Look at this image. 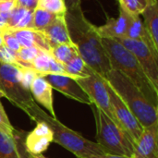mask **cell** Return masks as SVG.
<instances>
[{
	"mask_svg": "<svg viewBox=\"0 0 158 158\" xmlns=\"http://www.w3.org/2000/svg\"><path fill=\"white\" fill-rule=\"evenodd\" d=\"M38 76V73L35 72L32 69L30 68H21V84L22 86L30 91V87L33 80Z\"/></svg>",
	"mask_w": 158,
	"mask_h": 158,
	"instance_id": "f546056e",
	"label": "cell"
},
{
	"mask_svg": "<svg viewBox=\"0 0 158 158\" xmlns=\"http://www.w3.org/2000/svg\"><path fill=\"white\" fill-rule=\"evenodd\" d=\"M25 113L34 122L46 123L53 131V142L72 153L77 158H103L106 155L97 143L89 141L79 132L62 124L57 118H52L35 102Z\"/></svg>",
	"mask_w": 158,
	"mask_h": 158,
	"instance_id": "7a4b0ae2",
	"label": "cell"
},
{
	"mask_svg": "<svg viewBox=\"0 0 158 158\" xmlns=\"http://www.w3.org/2000/svg\"><path fill=\"white\" fill-rule=\"evenodd\" d=\"M5 31L11 32L17 38L21 47H36L42 50L50 51V46L42 31H35L33 29H21Z\"/></svg>",
	"mask_w": 158,
	"mask_h": 158,
	"instance_id": "d6986e66",
	"label": "cell"
},
{
	"mask_svg": "<svg viewBox=\"0 0 158 158\" xmlns=\"http://www.w3.org/2000/svg\"><path fill=\"white\" fill-rule=\"evenodd\" d=\"M15 6V0H0V13L11 12Z\"/></svg>",
	"mask_w": 158,
	"mask_h": 158,
	"instance_id": "d6a6232c",
	"label": "cell"
},
{
	"mask_svg": "<svg viewBox=\"0 0 158 158\" xmlns=\"http://www.w3.org/2000/svg\"><path fill=\"white\" fill-rule=\"evenodd\" d=\"M125 38L140 41L145 44L148 46V48L153 52V54L158 56V45L155 44L151 35L145 29L140 16H132L130 14L127 33Z\"/></svg>",
	"mask_w": 158,
	"mask_h": 158,
	"instance_id": "ac0fdd59",
	"label": "cell"
},
{
	"mask_svg": "<svg viewBox=\"0 0 158 158\" xmlns=\"http://www.w3.org/2000/svg\"><path fill=\"white\" fill-rule=\"evenodd\" d=\"M64 69H65V72L67 76L73 78V79L87 77L91 69L85 64V62L82 60L80 55L76 56L67 64H64Z\"/></svg>",
	"mask_w": 158,
	"mask_h": 158,
	"instance_id": "7402d4cb",
	"label": "cell"
},
{
	"mask_svg": "<svg viewBox=\"0 0 158 158\" xmlns=\"http://www.w3.org/2000/svg\"><path fill=\"white\" fill-rule=\"evenodd\" d=\"M51 56L59 63L61 64H67L69 62L72 58H74L76 56L79 55L76 47L73 44H57L50 49Z\"/></svg>",
	"mask_w": 158,
	"mask_h": 158,
	"instance_id": "603a6c76",
	"label": "cell"
},
{
	"mask_svg": "<svg viewBox=\"0 0 158 158\" xmlns=\"http://www.w3.org/2000/svg\"><path fill=\"white\" fill-rule=\"evenodd\" d=\"M102 44L109 58L112 69L124 74L156 106H158V89L145 74L143 69L123 45L114 39L102 38Z\"/></svg>",
	"mask_w": 158,
	"mask_h": 158,
	"instance_id": "3957f363",
	"label": "cell"
},
{
	"mask_svg": "<svg viewBox=\"0 0 158 158\" xmlns=\"http://www.w3.org/2000/svg\"><path fill=\"white\" fill-rule=\"evenodd\" d=\"M118 1H119V0H118Z\"/></svg>",
	"mask_w": 158,
	"mask_h": 158,
	"instance_id": "74e56055",
	"label": "cell"
},
{
	"mask_svg": "<svg viewBox=\"0 0 158 158\" xmlns=\"http://www.w3.org/2000/svg\"><path fill=\"white\" fill-rule=\"evenodd\" d=\"M32 13L22 7L15 6L9 13L6 28L3 31H13L21 29H32Z\"/></svg>",
	"mask_w": 158,
	"mask_h": 158,
	"instance_id": "ffe728a7",
	"label": "cell"
},
{
	"mask_svg": "<svg viewBox=\"0 0 158 158\" xmlns=\"http://www.w3.org/2000/svg\"><path fill=\"white\" fill-rule=\"evenodd\" d=\"M96 125V143L106 155L131 157L134 143L131 137L116 122L109 118L94 105H91Z\"/></svg>",
	"mask_w": 158,
	"mask_h": 158,
	"instance_id": "5b68a950",
	"label": "cell"
},
{
	"mask_svg": "<svg viewBox=\"0 0 158 158\" xmlns=\"http://www.w3.org/2000/svg\"><path fill=\"white\" fill-rule=\"evenodd\" d=\"M21 68L0 63V94L25 112L34 101L30 91L21 84Z\"/></svg>",
	"mask_w": 158,
	"mask_h": 158,
	"instance_id": "8992f818",
	"label": "cell"
},
{
	"mask_svg": "<svg viewBox=\"0 0 158 158\" xmlns=\"http://www.w3.org/2000/svg\"><path fill=\"white\" fill-rule=\"evenodd\" d=\"M32 158H46L43 155H39V156H32Z\"/></svg>",
	"mask_w": 158,
	"mask_h": 158,
	"instance_id": "8d00e7d4",
	"label": "cell"
},
{
	"mask_svg": "<svg viewBox=\"0 0 158 158\" xmlns=\"http://www.w3.org/2000/svg\"><path fill=\"white\" fill-rule=\"evenodd\" d=\"M131 158H158V121L143 128V131L134 143Z\"/></svg>",
	"mask_w": 158,
	"mask_h": 158,
	"instance_id": "7c38bea8",
	"label": "cell"
},
{
	"mask_svg": "<svg viewBox=\"0 0 158 158\" xmlns=\"http://www.w3.org/2000/svg\"><path fill=\"white\" fill-rule=\"evenodd\" d=\"M37 7L56 16H64L67 12V7L63 0H38Z\"/></svg>",
	"mask_w": 158,
	"mask_h": 158,
	"instance_id": "484cf974",
	"label": "cell"
},
{
	"mask_svg": "<svg viewBox=\"0 0 158 158\" xmlns=\"http://www.w3.org/2000/svg\"><path fill=\"white\" fill-rule=\"evenodd\" d=\"M65 20L71 43L80 56L90 69L105 78L112 67L95 26L85 18L81 6L67 9Z\"/></svg>",
	"mask_w": 158,
	"mask_h": 158,
	"instance_id": "6da1fadb",
	"label": "cell"
},
{
	"mask_svg": "<svg viewBox=\"0 0 158 158\" xmlns=\"http://www.w3.org/2000/svg\"><path fill=\"white\" fill-rule=\"evenodd\" d=\"M51 143H53V131L50 127L43 122H36V127L30 132H27L24 139V145L31 156L43 155Z\"/></svg>",
	"mask_w": 158,
	"mask_h": 158,
	"instance_id": "8fae6325",
	"label": "cell"
},
{
	"mask_svg": "<svg viewBox=\"0 0 158 158\" xmlns=\"http://www.w3.org/2000/svg\"><path fill=\"white\" fill-rule=\"evenodd\" d=\"M107 90L109 94V100L114 122H116L123 131H125L126 133L131 137L132 142L135 143L141 136L143 131V127L141 125L136 117L131 113V111L127 107L124 102L116 94V92L112 89L108 82Z\"/></svg>",
	"mask_w": 158,
	"mask_h": 158,
	"instance_id": "ba28073f",
	"label": "cell"
},
{
	"mask_svg": "<svg viewBox=\"0 0 158 158\" xmlns=\"http://www.w3.org/2000/svg\"><path fill=\"white\" fill-rule=\"evenodd\" d=\"M42 77H44L49 82L53 89L56 90L68 98L88 106L92 105L90 98L75 79L65 75L56 74H46L43 75Z\"/></svg>",
	"mask_w": 158,
	"mask_h": 158,
	"instance_id": "30bf717a",
	"label": "cell"
},
{
	"mask_svg": "<svg viewBox=\"0 0 158 158\" xmlns=\"http://www.w3.org/2000/svg\"><path fill=\"white\" fill-rule=\"evenodd\" d=\"M104 79L109 83L143 128L157 122V107L124 74L112 69Z\"/></svg>",
	"mask_w": 158,
	"mask_h": 158,
	"instance_id": "277c9868",
	"label": "cell"
},
{
	"mask_svg": "<svg viewBox=\"0 0 158 158\" xmlns=\"http://www.w3.org/2000/svg\"><path fill=\"white\" fill-rule=\"evenodd\" d=\"M114 40L118 41L135 56L149 80L158 89V56L153 54L145 44L140 41L129 38H117Z\"/></svg>",
	"mask_w": 158,
	"mask_h": 158,
	"instance_id": "9c48e42d",
	"label": "cell"
},
{
	"mask_svg": "<svg viewBox=\"0 0 158 158\" xmlns=\"http://www.w3.org/2000/svg\"><path fill=\"white\" fill-rule=\"evenodd\" d=\"M42 32L44 34L50 49L61 44H73L69 38L67 23L65 20V15L57 16L56 19L46 28H44Z\"/></svg>",
	"mask_w": 158,
	"mask_h": 158,
	"instance_id": "2e32d148",
	"label": "cell"
},
{
	"mask_svg": "<svg viewBox=\"0 0 158 158\" xmlns=\"http://www.w3.org/2000/svg\"><path fill=\"white\" fill-rule=\"evenodd\" d=\"M1 98H2V95L0 94V131L10 137H14L18 130L15 129L13 125L10 123L8 117L5 111V108L1 103Z\"/></svg>",
	"mask_w": 158,
	"mask_h": 158,
	"instance_id": "83f0119b",
	"label": "cell"
},
{
	"mask_svg": "<svg viewBox=\"0 0 158 158\" xmlns=\"http://www.w3.org/2000/svg\"><path fill=\"white\" fill-rule=\"evenodd\" d=\"M9 13H0V33L6 28L7 25V19L9 16Z\"/></svg>",
	"mask_w": 158,
	"mask_h": 158,
	"instance_id": "e575fe53",
	"label": "cell"
},
{
	"mask_svg": "<svg viewBox=\"0 0 158 158\" xmlns=\"http://www.w3.org/2000/svg\"><path fill=\"white\" fill-rule=\"evenodd\" d=\"M30 93L33 101L39 106H42L47 110V114L52 118H56L54 109L53 88L49 82L42 76L38 75L31 84Z\"/></svg>",
	"mask_w": 158,
	"mask_h": 158,
	"instance_id": "5bb4252c",
	"label": "cell"
},
{
	"mask_svg": "<svg viewBox=\"0 0 158 158\" xmlns=\"http://www.w3.org/2000/svg\"><path fill=\"white\" fill-rule=\"evenodd\" d=\"M130 14L119 7V16L117 19L106 16V22L102 26H95V31L101 38H125Z\"/></svg>",
	"mask_w": 158,
	"mask_h": 158,
	"instance_id": "9a60e30c",
	"label": "cell"
},
{
	"mask_svg": "<svg viewBox=\"0 0 158 158\" xmlns=\"http://www.w3.org/2000/svg\"><path fill=\"white\" fill-rule=\"evenodd\" d=\"M0 63L19 66L16 52L10 50L6 45H2L0 47Z\"/></svg>",
	"mask_w": 158,
	"mask_h": 158,
	"instance_id": "f1b7e54d",
	"label": "cell"
},
{
	"mask_svg": "<svg viewBox=\"0 0 158 158\" xmlns=\"http://www.w3.org/2000/svg\"><path fill=\"white\" fill-rule=\"evenodd\" d=\"M156 3L157 0H119V7L132 16H140Z\"/></svg>",
	"mask_w": 158,
	"mask_h": 158,
	"instance_id": "cb8c5ba5",
	"label": "cell"
},
{
	"mask_svg": "<svg viewBox=\"0 0 158 158\" xmlns=\"http://www.w3.org/2000/svg\"><path fill=\"white\" fill-rule=\"evenodd\" d=\"M3 41H4V45H6L7 48L14 52H19L21 48V45L19 44V41L17 38L9 31H3L1 32Z\"/></svg>",
	"mask_w": 158,
	"mask_h": 158,
	"instance_id": "4dcf8cb0",
	"label": "cell"
},
{
	"mask_svg": "<svg viewBox=\"0 0 158 158\" xmlns=\"http://www.w3.org/2000/svg\"><path fill=\"white\" fill-rule=\"evenodd\" d=\"M75 80L81 89L86 93L92 104L102 110L109 118L114 121L106 81L94 72L92 69H90V73L87 77L77 78Z\"/></svg>",
	"mask_w": 158,
	"mask_h": 158,
	"instance_id": "52a82bcc",
	"label": "cell"
},
{
	"mask_svg": "<svg viewBox=\"0 0 158 158\" xmlns=\"http://www.w3.org/2000/svg\"><path fill=\"white\" fill-rule=\"evenodd\" d=\"M67 9H74L81 6V0H63Z\"/></svg>",
	"mask_w": 158,
	"mask_h": 158,
	"instance_id": "836d02e7",
	"label": "cell"
},
{
	"mask_svg": "<svg viewBox=\"0 0 158 158\" xmlns=\"http://www.w3.org/2000/svg\"><path fill=\"white\" fill-rule=\"evenodd\" d=\"M31 69H32L40 76L46 75V74L67 76L65 72L64 65L56 61L51 56L50 52L45 50L40 51V53L31 62Z\"/></svg>",
	"mask_w": 158,
	"mask_h": 158,
	"instance_id": "e0dca14e",
	"label": "cell"
},
{
	"mask_svg": "<svg viewBox=\"0 0 158 158\" xmlns=\"http://www.w3.org/2000/svg\"><path fill=\"white\" fill-rule=\"evenodd\" d=\"M42 49L36 47H21L19 52H16L19 66L22 68H30L33 59L37 56Z\"/></svg>",
	"mask_w": 158,
	"mask_h": 158,
	"instance_id": "4316f807",
	"label": "cell"
},
{
	"mask_svg": "<svg viewBox=\"0 0 158 158\" xmlns=\"http://www.w3.org/2000/svg\"><path fill=\"white\" fill-rule=\"evenodd\" d=\"M4 45V41H3V37H2V34L0 33V47Z\"/></svg>",
	"mask_w": 158,
	"mask_h": 158,
	"instance_id": "d590c367",
	"label": "cell"
},
{
	"mask_svg": "<svg viewBox=\"0 0 158 158\" xmlns=\"http://www.w3.org/2000/svg\"><path fill=\"white\" fill-rule=\"evenodd\" d=\"M27 132L18 130L14 137L0 131V158H32L24 145Z\"/></svg>",
	"mask_w": 158,
	"mask_h": 158,
	"instance_id": "4fadbf2b",
	"label": "cell"
},
{
	"mask_svg": "<svg viewBox=\"0 0 158 158\" xmlns=\"http://www.w3.org/2000/svg\"><path fill=\"white\" fill-rule=\"evenodd\" d=\"M56 17L57 16L55 14L36 7L32 13V29L43 31L44 28H46L56 19Z\"/></svg>",
	"mask_w": 158,
	"mask_h": 158,
	"instance_id": "d4e9b609",
	"label": "cell"
},
{
	"mask_svg": "<svg viewBox=\"0 0 158 158\" xmlns=\"http://www.w3.org/2000/svg\"><path fill=\"white\" fill-rule=\"evenodd\" d=\"M143 25L153 41L158 45V3L149 6L143 14Z\"/></svg>",
	"mask_w": 158,
	"mask_h": 158,
	"instance_id": "44dd1931",
	"label": "cell"
},
{
	"mask_svg": "<svg viewBox=\"0 0 158 158\" xmlns=\"http://www.w3.org/2000/svg\"><path fill=\"white\" fill-rule=\"evenodd\" d=\"M38 0H15L16 6L33 11L37 7Z\"/></svg>",
	"mask_w": 158,
	"mask_h": 158,
	"instance_id": "1f68e13d",
	"label": "cell"
}]
</instances>
